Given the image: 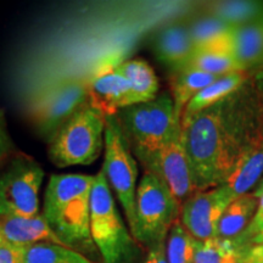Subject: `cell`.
<instances>
[{"mask_svg":"<svg viewBox=\"0 0 263 263\" xmlns=\"http://www.w3.org/2000/svg\"><path fill=\"white\" fill-rule=\"evenodd\" d=\"M250 77H251V73L245 71L233 72V73L219 77L212 84L203 88L189 101V104L184 108L182 118L192 116L194 114L200 112V111L224 100L229 95L239 90L250 80Z\"/></svg>","mask_w":263,"mask_h":263,"instance_id":"2e32d148","label":"cell"},{"mask_svg":"<svg viewBox=\"0 0 263 263\" xmlns=\"http://www.w3.org/2000/svg\"><path fill=\"white\" fill-rule=\"evenodd\" d=\"M143 263H168L166 256V242L149 249Z\"/></svg>","mask_w":263,"mask_h":263,"instance_id":"1f68e13d","label":"cell"},{"mask_svg":"<svg viewBox=\"0 0 263 263\" xmlns=\"http://www.w3.org/2000/svg\"><path fill=\"white\" fill-rule=\"evenodd\" d=\"M17 153L8 128V120L4 108L0 107V170Z\"/></svg>","mask_w":263,"mask_h":263,"instance_id":"f1b7e54d","label":"cell"},{"mask_svg":"<svg viewBox=\"0 0 263 263\" xmlns=\"http://www.w3.org/2000/svg\"><path fill=\"white\" fill-rule=\"evenodd\" d=\"M252 101H254L256 118H257L259 136L263 145V68L254 72L249 80Z\"/></svg>","mask_w":263,"mask_h":263,"instance_id":"83f0119b","label":"cell"},{"mask_svg":"<svg viewBox=\"0 0 263 263\" xmlns=\"http://www.w3.org/2000/svg\"><path fill=\"white\" fill-rule=\"evenodd\" d=\"M251 244H263V233H262V234L256 236V238L252 240L251 242H250V245H251Z\"/></svg>","mask_w":263,"mask_h":263,"instance_id":"d6a6232c","label":"cell"},{"mask_svg":"<svg viewBox=\"0 0 263 263\" xmlns=\"http://www.w3.org/2000/svg\"><path fill=\"white\" fill-rule=\"evenodd\" d=\"M90 236L104 263H134L139 255L138 241L118 212L103 170L91 190Z\"/></svg>","mask_w":263,"mask_h":263,"instance_id":"277c9868","label":"cell"},{"mask_svg":"<svg viewBox=\"0 0 263 263\" xmlns=\"http://www.w3.org/2000/svg\"><path fill=\"white\" fill-rule=\"evenodd\" d=\"M196 239L177 221L166 240V256L168 263H194Z\"/></svg>","mask_w":263,"mask_h":263,"instance_id":"d4e9b609","label":"cell"},{"mask_svg":"<svg viewBox=\"0 0 263 263\" xmlns=\"http://www.w3.org/2000/svg\"><path fill=\"white\" fill-rule=\"evenodd\" d=\"M245 246H240L235 240L221 238L196 240L194 263H241Z\"/></svg>","mask_w":263,"mask_h":263,"instance_id":"44dd1931","label":"cell"},{"mask_svg":"<svg viewBox=\"0 0 263 263\" xmlns=\"http://www.w3.org/2000/svg\"><path fill=\"white\" fill-rule=\"evenodd\" d=\"M22 263H94L80 251L68 246L41 242L24 250Z\"/></svg>","mask_w":263,"mask_h":263,"instance_id":"603a6c76","label":"cell"},{"mask_svg":"<svg viewBox=\"0 0 263 263\" xmlns=\"http://www.w3.org/2000/svg\"><path fill=\"white\" fill-rule=\"evenodd\" d=\"M95 176L52 174L44 195L45 221L68 248H95L90 236V197Z\"/></svg>","mask_w":263,"mask_h":263,"instance_id":"7a4b0ae2","label":"cell"},{"mask_svg":"<svg viewBox=\"0 0 263 263\" xmlns=\"http://www.w3.org/2000/svg\"><path fill=\"white\" fill-rule=\"evenodd\" d=\"M44 171L33 157L16 153L0 170V218L39 215Z\"/></svg>","mask_w":263,"mask_h":263,"instance_id":"ba28073f","label":"cell"},{"mask_svg":"<svg viewBox=\"0 0 263 263\" xmlns=\"http://www.w3.org/2000/svg\"><path fill=\"white\" fill-rule=\"evenodd\" d=\"M105 161L103 171L122 206L130 233L136 226L138 166L116 115L105 117Z\"/></svg>","mask_w":263,"mask_h":263,"instance_id":"52a82bcc","label":"cell"},{"mask_svg":"<svg viewBox=\"0 0 263 263\" xmlns=\"http://www.w3.org/2000/svg\"><path fill=\"white\" fill-rule=\"evenodd\" d=\"M241 263H263V244L246 245Z\"/></svg>","mask_w":263,"mask_h":263,"instance_id":"4dcf8cb0","label":"cell"},{"mask_svg":"<svg viewBox=\"0 0 263 263\" xmlns=\"http://www.w3.org/2000/svg\"><path fill=\"white\" fill-rule=\"evenodd\" d=\"M234 57L242 71L263 68V17L232 29Z\"/></svg>","mask_w":263,"mask_h":263,"instance_id":"9a60e30c","label":"cell"},{"mask_svg":"<svg viewBox=\"0 0 263 263\" xmlns=\"http://www.w3.org/2000/svg\"><path fill=\"white\" fill-rule=\"evenodd\" d=\"M258 207V197L249 193L229 203L219 219L217 238L234 240L239 238L254 219Z\"/></svg>","mask_w":263,"mask_h":263,"instance_id":"e0dca14e","label":"cell"},{"mask_svg":"<svg viewBox=\"0 0 263 263\" xmlns=\"http://www.w3.org/2000/svg\"><path fill=\"white\" fill-rule=\"evenodd\" d=\"M0 230L5 241L21 248H27L41 242L65 245L41 213L33 217L0 218Z\"/></svg>","mask_w":263,"mask_h":263,"instance_id":"5bb4252c","label":"cell"},{"mask_svg":"<svg viewBox=\"0 0 263 263\" xmlns=\"http://www.w3.org/2000/svg\"><path fill=\"white\" fill-rule=\"evenodd\" d=\"M5 242V239H4V236H3V233H2V230H0V245L2 244H4Z\"/></svg>","mask_w":263,"mask_h":263,"instance_id":"836d02e7","label":"cell"},{"mask_svg":"<svg viewBox=\"0 0 263 263\" xmlns=\"http://www.w3.org/2000/svg\"><path fill=\"white\" fill-rule=\"evenodd\" d=\"M188 26L190 37H192L194 48L195 49L207 47V45L211 44L217 39L228 34L233 28V26L228 25L227 22L212 15L196 20V21L192 22Z\"/></svg>","mask_w":263,"mask_h":263,"instance_id":"484cf974","label":"cell"},{"mask_svg":"<svg viewBox=\"0 0 263 263\" xmlns=\"http://www.w3.org/2000/svg\"><path fill=\"white\" fill-rule=\"evenodd\" d=\"M182 140L196 192L226 184L242 156L262 145L249 81L224 100L183 117Z\"/></svg>","mask_w":263,"mask_h":263,"instance_id":"6da1fadb","label":"cell"},{"mask_svg":"<svg viewBox=\"0 0 263 263\" xmlns=\"http://www.w3.org/2000/svg\"><path fill=\"white\" fill-rule=\"evenodd\" d=\"M116 117L140 162L182 134V118L177 115L172 95L168 93L124 107Z\"/></svg>","mask_w":263,"mask_h":263,"instance_id":"3957f363","label":"cell"},{"mask_svg":"<svg viewBox=\"0 0 263 263\" xmlns=\"http://www.w3.org/2000/svg\"><path fill=\"white\" fill-rule=\"evenodd\" d=\"M105 146V116L88 103L64 123L49 143V159L59 168L85 166Z\"/></svg>","mask_w":263,"mask_h":263,"instance_id":"5b68a950","label":"cell"},{"mask_svg":"<svg viewBox=\"0 0 263 263\" xmlns=\"http://www.w3.org/2000/svg\"><path fill=\"white\" fill-rule=\"evenodd\" d=\"M222 76L210 74L206 72L190 68L174 71L171 78V90L177 115L182 118L183 111L189 101L207 85L212 84Z\"/></svg>","mask_w":263,"mask_h":263,"instance_id":"d6986e66","label":"cell"},{"mask_svg":"<svg viewBox=\"0 0 263 263\" xmlns=\"http://www.w3.org/2000/svg\"><path fill=\"white\" fill-rule=\"evenodd\" d=\"M184 68L197 70L216 76H224L233 72L242 71L234 55L226 51L212 50V49L194 50L192 58Z\"/></svg>","mask_w":263,"mask_h":263,"instance_id":"7402d4cb","label":"cell"},{"mask_svg":"<svg viewBox=\"0 0 263 263\" xmlns=\"http://www.w3.org/2000/svg\"><path fill=\"white\" fill-rule=\"evenodd\" d=\"M25 248L5 241L0 245V263H22Z\"/></svg>","mask_w":263,"mask_h":263,"instance_id":"f546056e","label":"cell"},{"mask_svg":"<svg viewBox=\"0 0 263 263\" xmlns=\"http://www.w3.org/2000/svg\"><path fill=\"white\" fill-rule=\"evenodd\" d=\"M255 195L258 197V207L255 213L254 219H252L250 226L242 233L239 238L234 239L240 246L250 245V242L254 240L256 236L263 233V179L259 183L258 189L255 192Z\"/></svg>","mask_w":263,"mask_h":263,"instance_id":"4316f807","label":"cell"},{"mask_svg":"<svg viewBox=\"0 0 263 263\" xmlns=\"http://www.w3.org/2000/svg\"><path fill=\"white\" fill-rule=\"evenodd\" d=\"M141 164L145 171L156 174L168 186L180 205L196 193L182 134L174 138L149 159L143 161Z\"/></svg>","mask_w":263,"mask_h":263,"instance_id":"8fae6325","label":"cell"},{"mask_svg":"<svg viewBox=\"0 0 263 263\" xmlns=\"http://www.w3.org/2000/svg\"><path fill=\"white\" fill-rule=\"evenodd\" d=\"M182 205L156 174L145 171L138 183L134 239L153 249L164 244L174 223L179 221Z\"/></svg>","mask_w":263,"mask_h":263,"instance_id":"8992f818","label":"cell"},{"mask_svg":"<svg viewBox=\"0 0 263 263\" xmlns=\"http://www.w3.org/2000/svg\"><path fill=\"white\" fill-rule=\"evenodd\" d=\"M89 103L105 117L115 116L122 108L134 105L129 81L116 70V64H105L89 78Z\"/></svg>","mask_w":263,"mask_h":263,"instance_id":"7c38bea8","label":"cell"},{"mask_svg":"<svg viewBox=\"0 0 263 263\" xmlns=\"http://www.w3.org/2000/svg\"><path fill=\"white\" fill-rule=\"evenodd\" d=\"M116 70L129 81L136 104L154 100L159 95V78L145 60L132 59L122 61L116 64Z\"/></svg>","mask_w":263,"mask_h":263,"instance_id":"ac0fdd59","label":"cell"},{"mask_svg":"<svg viewBox=\"0 0 263 263\" xmlns=\"http://www.w3.org/2000/svg\"><path fill=\"white\" fill-rule=\"evenodd\" d=\"M88 83L68 80L59 83L35 99L29 108V118L39 136L50 143L58 130L88 104Z\"/></svg>","mask_w":263,"mask_h":263,"instance_id":"9c48e42d","label":"cell"},{"mask_svg":"<svg viewBox=\"0 0 263 263\" xmlns=\"http://www.w3.org/2000/svg\"><path fill=\"white\" fill-rule=\"evenodd\" d=\"M212 16L233 26H241L263 17V2H221L212 6Z\"/></svg>","mask_w":263,"mask_h":263,"instance_id":"cb8c5ba5","label":"cell"},{"mask_svg":"<svg viewBox=\"0 0 263 263\" xmlns=\"http://www.w3.org/2000/svg\"><path fill=\"white\" fill-rule=\"evenodd\" d=\"M263 177V145H258L242 156L235 166L226 185L236 197L249 194V190L261 182Z\"/></svg>","mask_w":263,"mask_h":263,"instance_id":"ffe728a7","label":"cell"},{"mask_svg":"<svg viewBox=\"0 0 263 263\" xmlns=\"http://www.w3.org/2000/svg\"><path fill=\"white\" fill-rule=\"evenodd\" d=\"M153 48L157 60L173 72L185 67L195 50L189 26L183 24L170 25L161 29L154 39Z\"/></svg>","mask_w":263,"mask_h":263,"instance_id":"4fadbf2b","label":"cell"},{"mask_svg":"<svg viewBox=\"0 0 263 263\" xmlns=\"http://www.w3.org/2000/svg\"><path fill=\"white\" fill-rule=\"evenodd\" d=\"M233 200L235 197L226 184L196 192L182 205L179 221L199 241L217 238L219 219Z\"/></svg>","mask_w":263,"mask_h":263,"instance_id":"30bf717a","label":"cell"}]
</instances>
